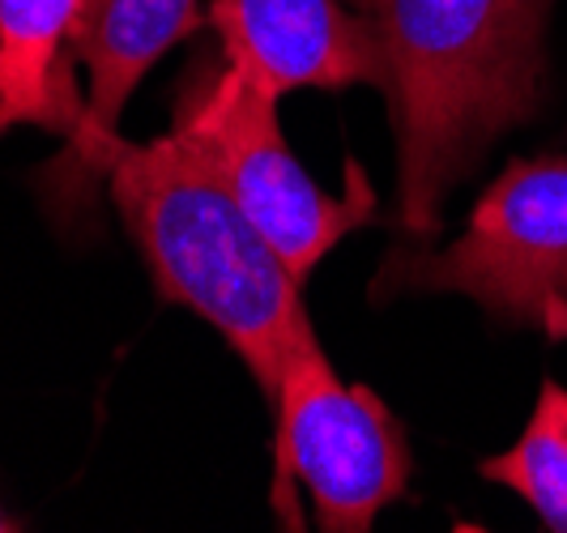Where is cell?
<instances>
[{
  "mask_svg": "<svg viewBox=\"0 0 567 533\" xmlns=\"http://www.w3.org/2000/svg\"><path fill=\"white\" fill-rule=\"evenodd\" d=\"M205 27L239 78L282 99L295 90H380V60L346 0H209Z\"/></svg>",
  "mask_w": 567,
  "mask_h": 533,
  "instance_id": "obj_6",
  "label": "cell"
},
{
  "mask_svg": "<svg viewBox=\"0 0 567 533\" xmlns=\"http://www.w3.org/2000/svg\"><path fill=\"white\" fill-rule=\"evenodd\" d=\"M478 478L508 486L534 508L542 530L567 533V385L546 376L512 449L483 457Z\"/></svg>",
  "mask_w": 567,
  "mask_h": 533,
  "instance_id": "obj_9",
  "label": "cell"
},
{
  "mask_svg": "<svg viewBox=\"0 0 567 533\" xmlns=\"http://www.w3.org/2000/svg\"><path fill=\"white\" fill-rule=\"evenodd\" d=\"M380 60L398 137V218L431 239L444 201L546 103L555 0H346Z\"/></svg>",
  "mask_w": 567,
  "mask_h": 533,
  "instance_id": "obj_1",
  "label": "cell"
},
{
  "mask_svg": "<svg viewBox=\"0 0 567 533\" xmlns=\"http://www.w3.org/2000/svg\"><path fill=\"white\" fill-rule=\"evenodd\" d=\"M171 129L205 154V163L223 175V184L269 235V244L282 253L290 274L303 286L320 269V260L333 253V244L375 223L380 214V201L359 163L346 167V197H329L299 167L278 120V99L239 78L223 52L197 57L184 69Z\"/></svg>",
  "mask_w": 567,
  "mask_h": 533,
  "instance_id": "obj_5",
  "label": "cell"
},
{
  "mask_svg": "<svg viewBox=\"0 0 567 533\" xmlns=\"http://www.w3.org/2000/svg\"><path fill=\"white\" fill-rule=\"evenodd\" d=\"M13 124H18V115L9 112V103H4V94H0V133H4V129H13Z\"/></svg>",
  "mask_w": 567,
  "mask_h": 533,
  "instance_id": "obj_10",
  "label": "cell"
},
{
  "mask_svg": "<svg viewBox=\"0 0 567 533\" xmlns=\"http://www.w3.org/2000/svg\"><path fill=\"white\" fill-rule=\"evenodd\" d=\"M85 175L107 180L158 299L214 325L269 401L286 355L316 325L303 304V281L223 175L175 129L154 141H103Z\"/></svg>",
  "mask_w": 567,
  "mask_h": 533,
  "instance_id": "obj_2",
  "label": "cell"
},
{
  "mask_svg": "<svg viewBox=\"0 0 567 533\" xmlns=\"http://www.w3.org/2000/svg\"><path fill=\"white\" fill-rule=\"evenodd\" d=\"M0 530H18V525H13V521H9V516H0Z\"/></svg>",
  "mask_w": 567,
  "mask_h": 533,
  "instance_id": "obj_11",
  "label": "cell"
},
{
  "mask_svg": "<svg viewBox=\"0 0 567 533\" xmlns=\"http://www.w3.org/2000/svg\"><path fill=\"white\" fill-rule=\"evenodd\" d=\"M200 27V0H82L69 27V52L85 69V103L64 163L90 167L94 150L120 137V115L145 73Z\"/></svg>",
  "mask_w": 567,
  "mask_h": 533,
  "instance_id": "obj_7",
  "label": "cell"
},
{
  "mask_svg": "<svg viewBox=\"0 0 567 533\" xmlns=\"http://www.w3.org/2000/svg\"><path fill=\"white\" fill-rule=\"evenodd\" d=\"M82 0H0V94L18 124L78 129L82 107L60 82V48Z\"/></svg>",
  "mask_w": 567,
  "mask_h": 533,
  "instance_id": "obj_8",
  "label": "cell"
},
{
  "mask_svg": "<svg viewBox=\"0 0 567 533\" xmlns=\"http://www.w3.org/2000/svg\"><path fill=\"white\" fill-rule=\"evenodd\" d=\"M465 295L486 320L567 341V154L508 158L444 248H389L371 299Z\"/></svg>",
  "mask_w": 567,
  "mask_h": 533,
  "instance_id": "obj_3",
  "label": "cell"
},
{
  "mask_svg": "<svg viewBox=\"0 0 567 533\" xmlns=\"http://www.w3.org/2000/svg\"><path fill=\"white\" fill-rule=\"evenodd\" d=\"M269 410L278 419L269 508L282 530H303L299 500H308L316 530L368 533L405 495L414 470L405 427L375 389L341 380L316 329L286 355Z\"/></svg>",
  "mask_w": 567,
  "mask_h": 533,
  "instance_id": "obj_4",
  "label": "cell"
}]
</instances>
